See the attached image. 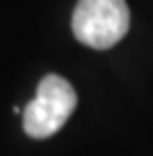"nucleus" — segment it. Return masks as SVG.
<instances>
[{
    "label": "nucleus",
    "instance_id": "1",
    "mask_svg": "<svg viewBox=\"0 0 153 156\" xmlns=\"http://www.w3.org/2000/svg\"><path fill=\"white\" fill-rule=\"evenodd\" d=\"M71 28L80 44L105 51L126 37L130 9L126 0H78Z\"/></svg>",
    "mask_w": 153,
    "mask_h": 156
},
{
    "label": "nucleus",
    "instance_id": "2",
    "mask_svg": "<svg viewBox=\"0 0 153 156\" xmlns=\"http://www.w3.org/2000/svg\"><path fill=\"white\" fill-rule=\"evenodd\" d=\"M78 106V94L66 78L48 73L41 78L37 97L23 110V129L30 138H50L66 124Z\"/></svg>",
    "mask_w": 153,
    "mask_h": 156
}]
</instances>
